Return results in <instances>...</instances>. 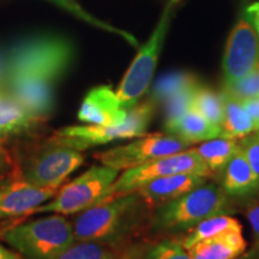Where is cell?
Wrapping results in <instances>:
<instances>
[{
	"label": "cell",
	"mask_w": 259,
	"mask_h": 259,
	"mask_svg": "<svg viewBox=\"0 0 259 259\" xmlns=\"http://www.w3.org/2000/svg\"><path fill=\"white\" fill-rule=\"evenodd\" d=\"M73 47L57 36L29 38L10 52L6 79L11 96L34 114L47 118L56 102L57 82L73 60Z\"/></svg>",
	"instance_id": "1"
},
{
	"label": "cell",
	"mask_w": 259,
	"mask_h": 259,
	"mask_svg": "<svg viewBox=\"0 0 259 259\" xmlns=\"http://www.w3.org/2000/svg\"><path fill=\"white\" fill-rule=\"evenodd\" d=\"M151 210L136 191L103 200L73 215L74 239L120 246L150 220Z\"/></svg>",
	"instance_id": "2"
},
{
	"label": "cell",
	"mask_w": 259,
	"mask_h": 259,
	"mask_svg": "<svg viewBox=\"0 0 259 259\" xmlns=\"http://www.w3.org/2000/svg\"><path fill=\"white\" fill-rule=\"evenodd\" d=\"M12 153L18 176L44 189H59L85 160L83 151L54 143L48 137L42 142H27Z\"/></svg>",
	"instance_id": "3"
},
{
	"label": "cell",
	"mask_w": 259,
	"mask_h": 259,
	"mask_svg": "<svg viewBox=\"0 0 259 259\" xmlns=\"http://www.w3.org/2000/svg\"><path fill=\"white\" fill-rule=\"evenodd\" d=\"M0 240L25 259H54L76 241L71 220L61 213L0 229Z\"/></svg>",
	"instance_id": "4"
},
{
	"label": "cell",
	"mask_w": 259,
	"mask_h": 259,
	"mask_svg": "<svg viewBox=\"0 0 259 259\" xmlns=\"http://www.w3.org/2000/svg\"><path fill=\"white\" fill-rule=\"evenodd\" d=\"M227 196L222 187L204 183L179 198L153 209L149 225L157 231L191 229L203 220L222 213L228 204Z\"/></svg>",
	"instance_id": "5"
},
{
	"label": "cell",
	"mask_w": 259,
	"mask_h": 259,
	"mask_svg": "<svg viewBox=\"0 0 259 259\" xmlns=\"http://www.w3.org/2000/svg\"><path fill=\"white\" fill-rule=\"evenodd\" d=\"M156 101L150 99L137 103L127 109L124 124L119 126L99 125H71L54 131L48 139L64 147L84 151L97 145L108 144L119 139L142 137L147 134V128L153 119Z\"/></svg>",
	"instance_id": "6"
},
{
	"label": "cell",
	"mask_w": 259,
	"mask_h": 259,
	"mask_svg": "<svg viewBox=\"0 0 259 259\" xmlns=\"http://www.w3.org/2000/svg\"><path fill=\"white\" fill-rule=\"evenodd\" d=\"M120 171L107 166H93L82 176L59 187L54 198L36 206L34 213H61L70 216L92 208L105 200L108 190Z\"/></svg>",
	"instance_id": "7"
},
{
	"label": "cell",
	"mask_w": 259,
	"mask_h": 259,
	"mask_svg": "<svg viewBox=\"0 0 259 259\" xmlns=\"http://www.w3.org/2000/svg\"><path fill=\"white\" fill-rule=\"evenodd\" d=\"M180 2L181 0H169L168 2L154 32L138 52L132 64L130 65L120 85L116 90L119 101H120L122 108L126 111L137 105L139 99L144 95V93L150 85L158 56L161 53L164 37H166L168 27H169V22Z\"/></svg>",
	"instance_id": "8"
},
{
	"label": "cell",
	"mask_w": 259,
	"mask_h": 259,
	"mask_svg": "<svg viewBox=\"0 0 259 259\" xmlns=\"http://www.w3.org/2000/svg\"><path fill=\"white\" fill-rule=\"evenodd\" d=\"M191 143L171 134H145L131 143L119 145L94 154L102 166L124 171L156 158L166 157L191 148Z\"/></svg>",
	"instance_id": "9"
},
{
	"label": "cell",
	"mask_w": 259,
	"mask_h": 259,
	"mask_svg": "<svg viewBox=\"0 0 259 259\" xmlns=\"http://www.w3.org/2000/svg\"><path fill=\"white\" fill-rule=\"evenodd\" d=\"M179 173H199L210 177L192 148L169 156L149 161L141 166L124 170L116 178L111 189L108 190L105 200L121 194L134 192L145 184L158 178H163Z\"/></svg>",
	"instance_id": "10"
},
{
	"label": "cell",
	"mask_w": 259,
	"mask_h": 259,
	"mask_svg": "<svg viewBox=\"0 0 259 259\" xmlns=\"http://www.w3.org/2000/svg\"><path fill=\"white\" fill-rule=\"evenodd\" d=\"M259 63V37L257 31L246 18L236 23L229 35L223 56L225 85L245 78Z\"/></svg>",
	"instance_id": "11"
},
{
	"label": "cell",
	"mask_w": 259,
	"mask_h": 259,
	"mask_svg": "<svg viewBox=\"0 0 259 259\" xmlns=\"http://www.w3.org/2000/svg\"><path fill=\"white\" fill-rule=\"evenodd\" d=\"M58 190L31 185L16 170L0 177V222L27 216L30 210L54 198Z\"/></svg>",
	"instance_id": "12"
},
{
	"label": "cell",
	"mask_w": 259,
	"mask_h": 259,
	"mask_svg": "<svg viewBox=\"0 0 259 259\" xmlns=\"http://www.w3.org/2000/svg\"><path fill=\"white\" fill-rule=\"evenodd\" d=\"M127 111L122 108L118 95L109 85H100L84 97L78 112L79 121L99 126L124 124Z\"/></svg>",
	"instance_id": "13"
},
{
	"label": "cell",
	"mask_w": 259,
	"mask_h": 259,
	"mask_svg": "<svg viewBox=\"0 0 259 259\" xmlns=\"http://www.w3.org/2000/svg\"><path fill=\"white\" fill-rule=\"evenodd\" d=\"M208 179L209 177L199 173L173 174L150 181L136 190V192L145 200V203L151 209H155L203 185Z\"/></svg>",
	"instance_id": "14"
},
{
	"label": "cell",
	"mask_w": 259,
	"mask_h": 259,
	"mask_svg": "<svg viewBox=\"0 0 259 259\" xmlns=\"http://www.w3.org/2000/svg\"><path fill=\"white\" fill-rule=\"evenodd\" d=\"M46 122L17 101L14 96L0 94V143L34 135Z\"/></svg>",
	"instance_id": "15"
},
{
	"label": "cell",
	"mask_w": 259,
	"mask_h": 259,
	"mask_svg": "<svg viewBox=\"0 0 259 259\" xmlns=\"http://www.w3.org/2000/svg\"><path fill=\"white\" fill-rule=\"evenodd\" d=\"M246 247L242 229H235L204 239L187 251L192 259H236L245 253Z\"/></svg>",
	"instance_id": "16"
},
{
	"label": "cell",
	"mask_w": 259,
	"mask_h": 259,
	"mask_svg": "<svg viewBox=\"0 0 259 259\" xmlns=\"http://www.w3.org/2000/svg\"><path fill=\"white\" fill-rule=\"evenodd\" d=\"M164 131L179 136L191 144H196L219 137L221 127L191 108L177 118L164 121Z\"/></svg>",
	"instance_id": "17"
},
{
	"label": "cell",
	"mask_w": 259,
	"mask_h": 259,
	"mask_svg": "<svg viewBox=\"0 0 259 259\" xmlns=\"http://www.w3.org/2000/svg\"><path fill=\"white\" fill-rule=\"evenodd\" d=\"M222 178V190L228 196H245L259 189V179L240 148L233 155Z\"/></svg>",
	"instance_id": "18"
},
{
	"label": "cell",
	"mask_w": 259,
	"mask_h": 259,
	"mask_svg": "<svg viewBox=\"0 0 259 259\" xmlns=\"http://www.w3.org/2000/svg\"><path fill=\"white\" fill-rule=\"evenodd\" d=\"M223 120L219 137L241 139L258 131V126L245 109L240 100L223 93Z\"/></svg>",
	"instance_id": "19"
},
{
	"label": "cell",
	"mask_w": 259,
	"mask_h": 259,
	"mask_svg": "<svg viewBox=\"0 0 259 259\" xmlns=\"http://www.w3.org/2000/svg\"><path fill=\"white\" fill-rule=\"evenodd\" d=\"M239 141L240 139L216 137L203 142L199 147L192 149L211 176L213 173L223 170L228 161L239 149Z\"/></svg>",
	"instance_id": "20"
},
{
	"label": "cell",
	"mask_w": 259,
	"mask_h": 259,
	"mask_svg": "<svg viewBox=\"0 0 259 259\" xmlns=\"http://www.w3.org/2000/svg\"><path fill=\"white\" fill-rule=\"evenodd\" d=\"M235 229H242L240 222L231 216L220 213V215L203 220L198 225L192 227L189 234L181 240V244L186 250H189L194 244L204 240V239H208L210 236L218 235L220 233L227 231H235Z\"/></svg>",
	"instance_id": "21"
},
{
	"label": "cell",
	"mask_w": 259,
	"mask_h": 259,
	"mask_svg": "<svg viewBox=\"0 0 259 259\" xmlns=\"http://www.w3.org/2000/svg\"><path fill=\"white\" fill-rule=\"evenodd\" d=\"M119 246L106 242L76 240L54 259H120Z\"/></svg>",
	"instance_id": "22"
},
{
	"label": "cell",
	"mask_w": 259,
	"mask_h": 259,
	"mask_svg": "<svg viewBox=\"0 0 259 259\" xmlns=\"http://www.w3.org/2000/svg\"><path fill=\"white\" fill-rule=\"evenodd\" d=\"M192 108L200 113L204 118L212 124L221 127L223 120V96L222 94L215 93L213 90L202 87L199 84L193 95Z\"/></svg>",
	"instance_id": "23"
},
{
	"label": "cell",
	"mask_w": 259,
	"mask_h": 259,
	"mask_svg": "<svg viewBox=\"0 0 259 259\" xmlns=\"http://www.w3.org/2000/svg\"><path fill=\"white\" fill-rule=\"evenodd\" d=\"M198 79L192 73L174 72L162 77L155 85L151 99L157 102H166L176 94L183 92L190 87L198 85Z\"/></svg>",
	"instance_id": "24"
},
{
	"label": "cell",
	"mask_w": 259,
	"mask_h": 259,
	"mask_svg": "<svg viewBox=\"0 0 259 259\" xmlns=\"http://www.w3.org/2000/svg\"><path fill=\"white\" fill-rule=\"evenodd\" d=\"M139 259H192L189 251L177 239H166L147 246Z\"/></svg>",
	"instance_id": "25"
},
{
	"label": "cell",
	"mask_w": 259,
	"mask_h": 259,
	"mask_svg": "<svg viewBox=\"0 0 259 259\" xmlns=\"http://www.w3.org/2000/svg\"><path fill=\"white\" fill-rule=\"evenodd\" d=\"M223 93L228 94L235 99L240 100H246L250 99V97L258 96L259 95V63L255 69L252 71L250 74L238 80L236 83L228 84V85H225V90Z\"/></svg>",
	"instance_id": "26"
},
{
	"label": "cell",
	"mask_w": 259,
	"mask_h": 259,
	"mask_svg": "<svg viewBox=\"0 0 259 259\" xmlns=\"http://www.w3.org/2000/svg\"><path fill=\"white\" fill-rule=\"evenodd\" d=\"M48 2L53 3L54 5L59 6L65 11L70 12V14H72L73 16H76V17H78L79 19H82V21L87 22V23H90L93 25H96V27H100L101 29H105V30H109L112 32H116V34H120L121 36H124L126 40L131 41L132 44H136V41L132 38V36H130L128 34H126L124 31H120V30H116V29L109 27V25H107L106 23H103V22L99 21V19L94 18L92 15H89L88 12L84 10L82 6H79L77 4L74 0H48Z\"/></svg>",
	"instance_id": "27"
},
{
	"label": "cell",
	"mask_w": 259,
	"mask_h": 259,
	"mask_svg": "<svg viewBox=\"0 0 259 259\" xmlns=\"http://www.w3.org/2000/svg\"><path fill=\"white\" fill-rule=\"evenodd\" d=\"M198 85L190 87V88L176 94V95L171 96L170 99H168L164 102V106H166V120L177 118V116L181 115L183 113L192 108L193 95L196 89L198 88Z\"/></svg>",
	"instance_id": "28"
},
{
	"label": "cell",
	"mask_w": 259,
	"mask_h": 259,
	"mask_svg": "<svg viewBox=\"0 0 259 259\" xmlns=\"http://www.w3.org/2000/svg\"><path fill=\"white\" fill-rule=\"evenodd\" d=\"M239 148L245 154L248 163L259 179V131L245 136L239 141Z\"/></svg>",
	"instance_id": "29"
},
{
	"label": "cell",
	"mask_w": 259,
	"mask_h": 259,
	"mask_svg": "<svg viewBox=\"0 0 259 259\" xmlns=\"http://www.w3.org/2000/svg\"><path fill=\"white\" fill-rule=\"evenodd\" d=\"M245 215L250 222L255 241V251H259V200L252 202L245 210Z\"/></svg>",
	"instance_id": "30"
},
{
	"label": "cell",
	"mask_w": 259,
	"mask_h": 259,
	"mask_svg": "<svg viewBox=\"0 0 259 259\" xmlns=\"http://www.w3.org/2000/svg\"><path fill=\"white\" fill-rule=\"evenodd\" d=\"M15 167L16 163L12 150L6 148L4 143H0V177L12 173Z\"/></svg>",
	"instance_id": "31"
},
{
	"label": "cell",
	"mask_w": 259,
	"mask_h": 259,
	"mask_svg": "<svg viewBox=\"0 0 259 259\" xmlns=\"http://www.w3.org/2000/svg\"><path fill=\"white\" fill-rule=\"evenodd\" d=\"M241 102L248 114L251 115V118L253 119L255 124H257L259 130V95L250 97V99L242 100Z\"/></svg>",
	"instance_id": "32"
},
{
	"label": "cell",
	"mask_w": 259,
	"mask_h": 259,
	"mask_svg": "<svg viewBox=\"0 0 259 259\" xmlns=\"http://www.w3.org/2000/svg\"><path fill=\"white\" fill-rule=\"evenodd\" d=\"M147 246L143 244H136L125 248L120 255V259H139Z\"/></svg>",
	"instance_id": "33"
},
{
	"label": "cell",
	"mask_w": 259,
	"mask_h": 259,
	"mask_svg": "<svg viewBox=\"0 0 259 259\" xmlns=\"http://www.w3.org/2000/svg\"><path fill=\"white\" fill-rule=\"evenodd\" d=\"M246 16H247L248 22L253 25V28L259 35V3H254L250 8L246 10Z\"/></svg>",
	"instance_id": "34"
},
{
	"label": "cell",
	"mask_w": 259,
	"mask_h": 259,
	"mask_svg": "<svg viewBox=\"0 0 259 259\" xmlns=\"http://www.w3.org/2000/svg\"><path fill=\"white\" fill-rule=\"evenodd\" d=\"M0 259H25L23 255H21L18 252H15L10 248L5 247L4 245L0 242Z\"/></svg>",
	"instance_id": "35"
},
{
	"label": "cell",
	"mask_w": 259,
	"mask_h": 259,
	"mask_svg": "<svg viewBox=\"0 0 259 259\" xmlns=\"http://www.w3.org/2000/svg\"><path fill=\"white\" fill-rule=\"evenodd\" d=\"M255 253H257V251H253L251 254L244 255V257H239V258H236V259H254V254Z\"/></svg>",
	"instance_id": "36"
},
{
	"label": "cell",
	"mask_w": 259,
	"mask_h": 259,
	"mask_svg": "<svg viewBox=\"0 0 259 259\" xmlns=\"http://www.w3.org/2000/svg\"><path fill=\"white\" fill-rule=\"evenodd\" d=\"M2 72H3V70H2V65H0V78H2Z\"/></svg>",
	"instance_id": "37"
},
{
	"label": "cell",
	"mask_w": 259,
	"mask_h": 259,
	"mask_svg": "<svg viewBox=\"0 0 259 259\" xmlns=\"http://www.w3.org/2000/svg\"><path fill=\"white\" fill-rule=\"evenodd\" d=\"M258 131H259V130H258Z\"/></svg>",
	"instance_id": "38"
}]
</instances>
